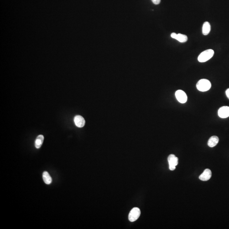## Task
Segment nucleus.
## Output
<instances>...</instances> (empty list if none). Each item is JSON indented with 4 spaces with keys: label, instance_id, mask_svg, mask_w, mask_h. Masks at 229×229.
<instances>
[{
    "label": "nucleus",
    "instance_id": "obj_1",
    "mask_svg": "<svg viewBox=\"0 0 229 229\" xmlns=\"http://www.w3.org/2000/svg\"><path fill=\"white\" fill-rule=\"evenodd\" d=\"M214 52L212 49H208L204 51L199 54L198 57L200 63H205L209 60L213 56Z\"/></svg>",
    "mask_w": 229,
    "mask_h": 229
},
{
    "label": "nucleus",
    "instance_id": "obj_2",
    "mask_svg": "<svg viewBox=\"0 0 229 229\" xmlns=\"http://www.w3.org/2000/svg\"><path fill=\"white\" fill-rule=\"evenodd\" d=\"M211 84L208 80L202 79L198 81L196 84V88L199 91L205 92L211 89Z\"/></svg>",
    "mask_w": 229,
    "mask_h": 229
},
{
    "label": "nucleus",
    "instance_id": "obj_3",
    "mask_svg": "<svg viewBox=\"0 0 229 229\" xmlns=\"http://www.w3.org/2000/svg\"><path fill=\"white\" fill-rule=\"evenodd\" d=\"M169 162V168L171 171H174L175 169L176 166L178 164V158L176 157L174 154H171L169 155L168 158Z\"/></svg>",
    "mask_w": 229,
    "mask_h": 229
},
{
    "label": "nucleus",
    "instance_id": "obj_4",
    "mask_svg": "<svg viewBox=\"0 0 229 229\" xmlns=\"http://www.w3.org/2000/svg\"><path fill=\"white\" fill-rule=\"evenodd\" d=\"M141 211L138 207H134L130 211L129 215V219L130 222H134L137 220L140 217Z\"/></svg>",
    "mask_w": 229,
    "mask_h": 229
},
{
    "label": "nucleus",
    "instance_id": "obj_5",
    "mask_svg": "<svg viewBox=\"0 0 229 229\" xmlns=\"http://www.w3.org/2000/svg\"><path fill=\"white\" fill-rule=\"evenodd\" d=\"M175 96L178 101L182 104L186 103L187 101V96L183 90H177L175 92Z\"/></svg>",
    "mask_w": 229,
    "mask_h": 229
},
{
    "label": "nucleus",
    "instance_id": "obj_6",
    "mask_svg": "<svg viewBox=\"0 0 229 229\" xmlns=\"http://www.w3.org/2000/svg\"><path fill=\"white\" fill-rule=\"evenodd\" d=\"M218 115L222 118H225L229 117V107L223 106L219 109Z\"/></svg>",
    "mask_w": 229,
    "mask_h": 229
},
{
    "label": "nucleus",
    "instance_id": "obj_7",
    "mask_svg": "<svg viewBox=\"0 0 229 229\" xmlns=\"http://www.w3.org/2000/svg\"><path fill=\"white\" fill-rule=\"evenodd\" d=\"M172 38L175 39L180 43H185L188 40V37L186 35L183 34H178L175 33H172L171 35Z\"/></svg>",
    "mask_w": 229,
    "mask_h": 229
},
{
    "label": "nucleus",
    "instance_id": "obj_8",
    "mask_svg": "<svg viewBox=\"0 0 229 229\" xmlns=\"http://www.w3.org/2000/svg\"><path fill=\"white\" fill-rule=\"evenodd\" d=\"M212 176V172L209 169H206L204 172L199 176V179L202 181H206L211 179Z\"/></svg>",
    "mask_w": 229,
    "mask_h": 229
},
{
    "label": "nucleus",
    "instance_id": "obj_9",
    "mask_svg": "<svg viewBox=\"0 0 229 229\" xmlns=\"http://www.w3.org/2000/svg\"><path fill=\"white\" fill-rule=\"evenodd\" d=\"M74 122L76 126L79 128L83 127L85 124L84 118L80 115H77L74 117Z\"/></svg>",
    "mask_w": 229,
    "mask_h": 229
},
{
    "label": "nucleus",
    "instance_id": "obj_10",
    "mask_svg": "<svg viewBox=\"0 0 229 229\" xmlns=\"http://www.w3.org/2000/svg\"><path fill=\"white\" fill-rule=\"evenodd\" d=\"M219 141V137L216 136H213L210 137L207 143V145L210 147H213L217 145Z\"/></svg>",
    "mask_w": 229,
    "mask_h": 229
},
{
    "label": "nucleus",
    "instance_id": "obj_11",
    "mask_svg": "<svg viewBox=\"0 0 229 229\" xmlns=\"http://www.w3.org/2000/svg\"><path fill=\"white\" fill-rule=\"evenodd\" d=\"M211 30V25L208 22L204 23L202 27V34L204 35H207L210 33Z\"/></svg>",
    "mask_w": 229,
    "mask_h": 229
},
{
    "label": "nucleus",
    "instance_id": "obj_12",
    "mask_svg": "<svg viewBox=\"0 0 229 229\" xmlns=\"http://www.w3.org/2000/svg\"><path fill=\"white\" fill-rule=\"evenodd\" d=\"M43 178L44 182L47 185H49L52 183V179L47 171H44L43 174Z\"/></svg>",
    "mask_w": 229,
    "mask_h": 229
},
{
    "label": "nucleus",
    "instance_id": "obj_13",
    "mask_svg": "<svg viewBox=\"0 0 229 229\" xmlns=\"http://www.w3.org/2000/svg\"><path fill=\"white\" fill-rule=\"evenodd\" d=\"M44 141V136L43 135H39L37 137L35 141V146L37 149H39L42 146Z\"/></svg>",
    "mask_w": 229,
    "mask_h": 229
},
{
    "label": "nucleus",
    "instance_id": "obj_14",
    "mask_svg": "<svg viewBox=\"0 0 229 229\" xmlns=\"http://www.w3.org/2000/svg\"><path fill=\"white\" fill-rule=\"evenodd\" d=\"M154 4L158 5L160 3L161 0H152Z\"/></svg>",
    "mask_w": 229,
    "mask_h": 229
},
{
    "label": "nucleus",
    "instance_id": "obj_15",
    "mask_svg": "<svg viewBox=\"0 0 229 229\" xmlns=\"http://www.w3.org/2000/svg\"><path fill=\"white\" fill-rule=\"evenodd\" d=\"M226 94L227 97H228V99H229V88H228V89L226 90Z\"/></svg>",
    "mask_w": 229,
    "mask_h": 229
}]
</instances>
